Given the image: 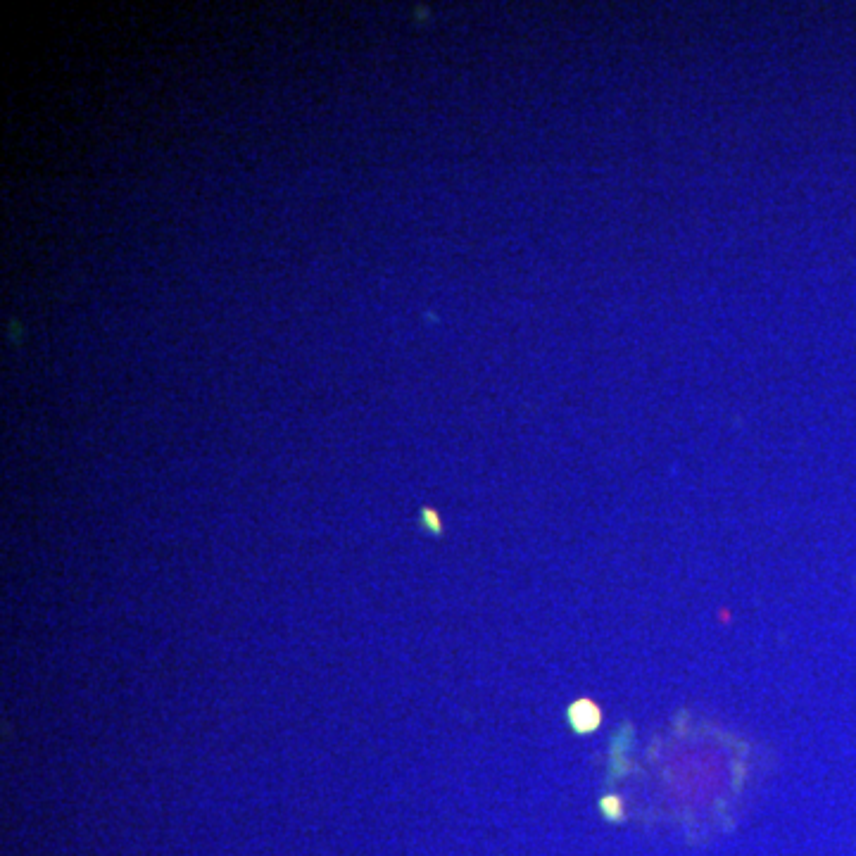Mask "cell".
I'll return each mask as SVG.
<instances>
[{
    "label": "cell",
    "instance_id": "2",
    "mask_svg": "<svg viewBox=\"0 0 856 856\" xmlns=\"http://www.w3.org/2000/svg\"><path fill=\"white\" fill-rule=\"evenodd\" d=\"M600 809H602V814L607 816V818H621L623 816V799L621 797H616V795H604L602 799H600Z\"/></svg>",
    "mask_w": 856,
    "mask_h": 856
},
{
    "label": "cell",
    "instance_id": "1",
    "mask_svg": "<svg viewBox=\"0 0 856 856\" xmlns=\"http://www.w3.org/2000/svg\"><path fill=\"white\" fill-rule=\"evenodd\" d=\"M566 721H569V726L574 728L578 735H590L602 726V709L597 707L590 697H581V700L569 704Z\"/></svg>",
    "mask_w": 856,
    "mask_h": 856
},
{
    "label": "cell",
    "instance_id": "3",
    "mask_svg": "<svg viewBox=\"0 0 856 856\" xmlns=\"http://www.w3.org/2000/svg\"><path fill=\"white\" fill-rule=\"evenodd\" d=\"M426 524H431L433 531H440L438 519H436V514H433V512H426Z\"/></svg>",
    "mask_w": 856,
    "mask_h": 856
}]
</instances>
